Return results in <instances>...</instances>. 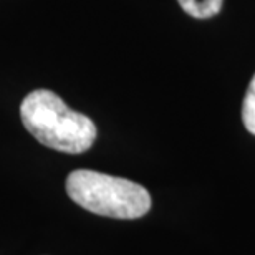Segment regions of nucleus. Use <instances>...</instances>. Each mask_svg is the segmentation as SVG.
Instances as JSON below:
<instances>
[{
	"mask_svg": "<svg viewBox=\"0 0 255 255\" xmlns=\"http://www.w3.org/2000/svg\"><path fill=\"white\" fill-rule=\"evenodd\" d=\"M20 118L40 144L66 154H81L96 139L93 121L73 111L50 90H35L25 96L20 105Z\"/></svg>",
	"mask_w": 255,
	"mask_h": 255,
	"instance_id": "1",
	"label": "nucleus"
},
{
	"mask_svg": "<svg viewBox=\"0 0 255 255\" xmlns=\"http://www.w3.org/2000/svg\"><path fill=\"white\" fill-rule=\"evenodd\" d=\"M66 194L86 211L113 219H139L152 204L151 194L137 182L90 169L70 172Z\"/></svg>",
	"mask_w": 255,
	"mask_h": 255,
	"instance_id": "2",
	"label": "nucleus"
},
{
	"mask_svg": "<svg viewBox=\"0 0 255 255\" xmlns=\"http://www.w3.org/2000/svg\"><path fill=\"white\" fill-rule=\"evenodd\" d=\"M181 8L194 18H211L221 12L224 0H177Z\"/></svg>",
	"mask_w": 255,
	"mask_h": 255,
	"instance_id": "3",
	"label": "nucleus"
},
{
	"mask_svg": "<svg viewBox=\"0 0 255 255\" xmlns=\"http://www.w3.org/2000/svg\"><path fill=\"white\" fill-rule=\"evenodd\" d=\"M242 121L246 129L255 136V75L247 86L246 96L242 101Z\"/></svg>",
	"mask_w": 255,
	"mask_h": 255,
	"instance_id": "4",
	"label": "nucleus"
}]
</instances>
